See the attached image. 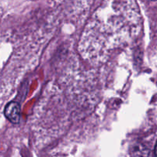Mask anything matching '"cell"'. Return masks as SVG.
I'll use <instances>...</instances> for the list:
<instances>
[{
	"label": "cell",
	"mask_w": 157,
	"mask_h": 157,
	"mask_svg": "<svg viewBox=\"0 0 157 157\" xmlns=\"http://www.w3.org/2000/svg\"><path fill=\"white\" fill-rule=\"evenodd\" d=\"M5 116L12 124H18L21 115V107L18 103L11 101L5 107Z\"/></svg>",
	"instance_id": "cell-1"
},
{
	"label": "cell",
	"mask_w": 157,
	"mask_h": 157,
	"mask_svg": "<svg viewBox=\"0 0 157 157\" xmlns=\"http://www.w3.org/2000/svg\"><path fill=\"white\" fill-rule=\"evenodd\" d=\"M153 157H157V143H156V144H155V151H154V156Z\"/></svg>",
	"instance_id": "cell-2"
}]
</instances>
